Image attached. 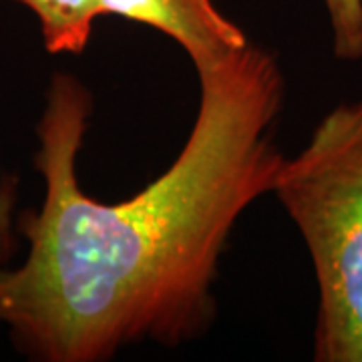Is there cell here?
<instances>
[{"label":"cell","mask_w":362,"mask_h":362,"mask_svg":"<svg viewBox=\"0 0 362 362\" xmlns=\"http://www.w3.org/2000/svg\"><path fill=\"white\" fill-rule=\"evenodd\" d=\"M39 18L45 49L51 54H81L93 25L103 16L99 0H16Z\"/></svg>","instance_id":"277c9868"},{"label":"cell","mask_w":362,"mask_h":362,"mask_svg":"<svg viewBox=\"0 0 362 362\" xmlns=\"http://www.w3.org/2000/svg\"><path fill=\"white\" fill-rule=\"evenodd\" d=\"M330 30L332 51L340 61L362 59V0H324Z\"/></svg>","instance_id":"5b68a950"},{"label":"cell","mask_w":362,"mask_h":362,"mask_svg":"<svg viewBox=\"0 0 362 362\" xmlns=\"http://www.w3.org/2000/svg\"><path fill=\"white\" fill-rule=\"evenodd\" d=\"M18 199V180L6 177L0 183V264H8L18 247V238L14 230H18L14 221V207Z\"/></svg>","instance_id":"8992f818"},{"label":"cell","mask_w":362,"mask_h":362,"mask_svg":"<svg viewBox=\"0 0 362 362\" xmlns=\"http://www.w3.org/2000/svg\"><path fill=\"white\" fill-rule=\"evenodd\" d=\"M105 14L151 26L175 40L195 71L216 65L246 47V33L211 0H99Z\"/></svg>","instance_id":"3957f363"},{"label":"cell","mask_w":362,"mask_h":362,"mask_svg":"<svg viewBox=\"0 0 362 362\" xmlns=\"http://www.w3.org/2000/svg\"><path fill=\"white\" fill-rule=\"evenodd\" d=\"M197 77L199 109L180 156L139 194L103 204L77 177L93 95L73 75H52L35 156L45 199L16 221L25 262L0 264V324L30 358L103 362L141 342L173 349L214 320L223 247L284 161L276 135L286 78L254 42Z\"/></svg>","instance_id":"6da1fadb"},{"label":"cell","mask_w":362,"mask_h":362,"mask_svg":"<svg viewBox=\"0 0 362 362\" xmlns=\"http://www.w3.org/2000/svg\"><path fill=\"white\" fill-rule=\"evenodd\" d=\"M272 194L294 221L314 268V361L362 362V99L330 109Z\"/></svg>","instance_id":"7a4b0ae2"}]
</instances>
